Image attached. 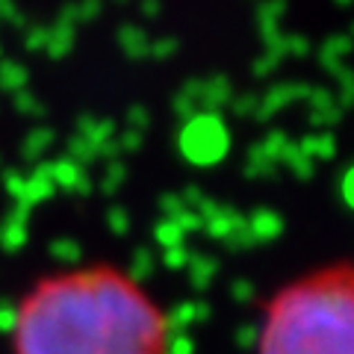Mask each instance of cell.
<instances>
[{
    "label": "cell",
    "instance_id": "6da1fadb",
    "mask_svg": "<svg viewBox=\"0 0 354 354\" xmlns=\"http://www.w3.org/2000/svg\"><path fill=\"white\" fill-rule=\"evenodd\" d=\"M18 346L21 354H162V325L133 286L71 278L27 301Z\"/></svg>",
    "mask_w": 354,
    "mask_h": 354
},
{
    "label": "cell",
    "instance_id": "7a4b0ae2",
    "mask_svg": "<svg viewBox=\"0 0 354 354\" xmlns=\"http://www.w3.org/2000/svg\"><path fill=\"white\" fill-rule=\"evenodd\" d=\"M263 354H354V272L286 295L269 316Z\"/></svg>",
    "mask_w": 354,
    "mask_h": 354
}]
</instances>
